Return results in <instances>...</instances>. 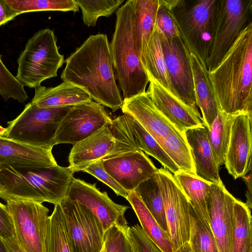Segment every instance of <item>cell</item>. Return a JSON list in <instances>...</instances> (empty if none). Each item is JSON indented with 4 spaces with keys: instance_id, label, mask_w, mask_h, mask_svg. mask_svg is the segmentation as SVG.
Masks as SVG:
<instances>
[{
    "instance_id": "cb8c5ba5",
    "label": "cell",
    "mask_w": 252,
    "mask_h": 252,
    "mask_svg": "<svg viewBox=\"0 0 252 252\" xmlns=\"http://www.w3.org/2000/svg\"><path fill=\"white\" fill-rule=\"evenodd\" d=\"M159 0H134L132 26L136 49L145 70L146 53L154 31Z\"/></svg>"
},
{
    "instance_id": "4fadbf2b",
    "label": "cell",
    "mask_w": 252,
    "mask_h": 252,
    "mask_svg": "<svg viewBox=\"0 0 252 252\" xmlns=\"http://www.w3.org/2000/svg\"><path fill=\"white\" fill-rule=\"evenodd\" d=\"M66 197L90 210L100 222L105 232L113 225L128 226L125 214L129 207L113 202L106 192H101L96 188V184L73 177Z\"/></svg>"
},
{
    "instance_id": "4dcf8cb0",
    "label": "cell",
    "mask_w": 252,
    "mask_h": 252,
    "mask_svg": "<svg viewBox=\"0 0 252 252\" xmlns=\"http://www.w3.org/2000/svg\"><path fill=\"white\" fill-rule=\"evenodd\" d=\"M237 114L220 111L208 128V137L216 163L224 164L231 126Z\"/></svg>"
},
{
    "instance_id": "ffe728a7",
    "label": "cell",
    "mask_w": 252,
    "mask_h": 252,
    "mask_svg": "<svg viewBox=\"0 0 252 252\" xmlns=\"http://www.w3.org/2000/svg\"><path fill=\"white\" fill-rule=\"evenodd\" d=\"M52 150L0 136V166L8 165L16 168L54 167L58 164Z\"/></svg>"
},
{
    "instance_id": "52a82bcc",
    "label": "cell",
    "mask_w": 252,
    "mask_h": 252,
    "mask_svg": "<svg viewBox=\"0 0 252 252\" xmlns=\"http://www.w3.org/2000/svg\"><path fill=\"white\" fill-rule=\"evenodd\" d=\"M71 107L39 108L31 102L8 122L3 137L31 146L53 148L57 130Z\"/></svg>"
},
{
    "instance_id": "8fae6325",
    "label": "cell",
    "mask_w": 252,
    "mask_h": 252,
    "mask_svg": "<svg viewBox=\"0 0 252 252\" xmlns=\"http://www.w3.org/2000/svg\"><path fill=\"white\" fill-rule=\"evenodd\" d=\"M60 204L72 252H101L105 231L97 218L76 201L65 197Z\"/></svg>"
},
{
    "instance_id": "f1b7e54d",
    "label": "cell",
    "mask_w": 252,
    "mask_h": 252,
    "mask_svg": "<svg viewBox=\"0 0 252 252\" xmlns=\"http://www.w3.org/2000/svg\"><path fill=\"white\" fill-rule=\"evenodd\" d=\"M124 114L136 148L156 158L170 172L174 174L179 170L159 144L144 128L131 116Z\"/></svg>"
},
{
    "instance_id": "f35d334b",
    "label": "cell",
    "mask_w": 252,
    "mask_h": 252,
    "mask_svg": "<svg viewBox=\"0 0 252 252\" xmlns=\"http://www.w3.org/2000/svg\"><path fill=\"white\" fill-rule=\"evenodd\" d=\"M129 226L113 225L105 232L103 252H134L128 234Z\"/></svg>"
},
{
    "instance_id": "484cf974",
    "label": "cell",
    "mask_w": 252,
    "mask_h": 252,
    "mask_svg": "<svg viewBox=\"0 0 252 252\" xmlns=\"http://www.w3.org/2000/svg\"><path fill=\"white\" fill-rule=\"evenodd\" d=\"M173 176L195 213L204 224L211 227L208 193L212 183L196 174L181 170L174 173Z\"/></svg>"
},
{
    "instance_id": "44dd1931",
    "label": "cell",
    "mask_w": 252,
    "mask_h": 252,
    "mask_svg": "<svg viewBox=\"0 0 252 252\" xmlns=\"http://www.w3.org/2000/svg\"><path fill=\"white\" fill-rule=\"evenodd\" d=\"M110 124H106L87 138L73 145L68 156V167L74 173L83 171L112 151L115 139Z\"/></svg>"
},
{
    "instance_id": "f5cc1de1",
    "label": "cell",
    "mask_w": 252,
    "mask_h": 252,
    "mask_svg": "<svg viewBox=\"0 0 252 252\" xmlns=\"http://www.w3.org/2000/svg\"><path fill=\"white\" fill-rule=\"evenodd\" d=\"M133 247V246H132ZM133 250H134V252H136L135 250L133 249Z\"/></svg>"
},
{
    "instance_id": "30bf717a",
    "label": "cell",
    "mask_w": 252,
    "mask_h": 252,
    "mask_svg": "<svg viewBox=\"0 0 252 252\" xmlns=\"http://www.w3.org/2000/svg\"><path fill=\"white\" fill-rule=\"evenodd\" d=\"M6 202L21 248L26 252H44L49 209L42 203L27 199Z\"/></svg>"
},
{
    "instance_id": "f546056e",
    "label": "cell",
    "mask_w": 252,
    "mask_h": 252,
    "mask_svg": "<svg viewBox=\"0 0 252 252\" xmlns=\"http://www.w3.org/2000/svg\"><path fill=\"white\" fill-rule=\"evenodd\" d=\"M230 252H252V221L250 208L236 199Z\"/></svg>"
},
{
    "instance_id": "ba28073f",
    "label": "cell",
    "mask_w": 252,
    "mask_h": 252,
    "mask_svg": "<svg viewBox=\"0 0 252 252\" xmlns=\"http://www.w3.org/2000/svg\"><path fill=\"white\" fill-rule=\"evenodd\" d=\"M252 0H218L214 36L205 61L208 72L220 63L243 30L251 22Z\"/></svg>"
},
{
    "instance_id": "5b68a950",
    "label": "cell",
    "mask_w": 252,
    "mask_h": 252,
    "mask_svg": "<svg viewBox=\"0 0 252 252\" xmlns=\"http://www.w3.org/2000/svg\"><path fill=\"white\" fill-rule=\"evenodd\" d=\"M64 62L58 50L53 30L35 32L27 42L18 60L17 79L24 86L35 88L48 79L57 76Z\"/></svg>"
},
{
    "instance_id": "9c48e42d",
    "label": "cell",
    "mask_w": 252,
    "mask_h": 252,
    "mask_svg": "<svg viewBox=\"0 0 252 252\" xmlns=\"http://www.w3.org/2000/svg\"><path fill=\"white\" fill-rule=\"evenodd\" d=\"M158 181L162 193L167 233L173 252L189 245L190 234V203L167 169H158Z\"/></svg>"
},
{
    "instance_id": "6da1fadb",
    "label": "cell",
    "mask_w": 252,
    "mask_h": 252,
    "mask_svg": "<svg viewBox=\"0 0 252 252\" xmlns=\"http://www.w3.org/2000/svg\"><path fill=\"white\" fill-rule=\"evenodd\" d=\"M61 78L83 89L95 102L115 112L123 99L117 85L110 44L106 34L90 35L65 60Z\"/></svg>"
},
{
    "instance_id": "7a4b0ae2",
    "label": "cell",
    "mask_w": 252,
    "mask_h": 252,
    "mask_svg": "<svg viewBox=\"0 0 252 252\" xmlns=\"http://www.w3.org/2000/svg\"><path fill=\"white\" fill-rule=\"evenodd\" d=\"M209 76L221 111L252 115V22Z\"/></svg>"
},
{
    "instance_id": "8d00e7d4",
    "label": "cell",
    "mask_w": 252,
    "mask_h": 252,
    "mask_svg": "<svg viewBox=\"0 0 252 252\" xmlns=\"http://www.w3.org/2000/svg\"><path fill=\"white\" fill-rule=\"evenodd\" d=\"M81 9L84 23L94 27L99 17L111 16L124 0H75Z\"/></svg>"
},
{
    "instance_id": "7c38bea8",
    "label": "cell",
    "mask_w": 252,
    "mask_h": 252,
    "mask_svg": "<svg viewBox=\"0 0 252 252\" xmlns=\"http://www.w3.org/2000/svg\"><path fill=\"white\" fill-rule=\"evenodd\" d=\"M112 120L103 105L91 100L72 106L62 121L54 145L75 144L87 138Z\"/></svg>"
},
{
    "instance_id": "681fc988",
    "label": "cell",
    "mask_w": 252,
    "mask_h": 252,
    "mask_svg": "<svg viewBox=\"0 0 252 252\" xmlns=\"http://www.w3.org/2000/svg\"><path fill=\"white\" fill-rule=\"evenodd\" d=\"M7 130V128L3 127L0 126V136H4Z\"/></svg>"
},
{
    "instance_id": "277c9868",
    "label": "cell",
    "mask_w": 252,
    "mask_h": 252,
    "mask_svg": "<svg viewBox=\"0 0 252 252\" xmlns=\"http://www.w3.org/2000/svg\"><path fill=\"white\" fill-rule=\"evenodd\" d=\"M133 2L134 0H127L117 10L115 31L110 43L115 76L123 92L124 99L145 93L149 83L133 36Z\"/></svg>"
},
{
    "instance_id": "3957f363",
    "label": "cell",
    "mask_w": 252,
    "mask_h": 252,
    "mask_svg": "<svg viewBox=\"0 0 252 252\" xmlns=\"http://www.w3.org/2000/svg\"><path fill=\"white\" fill-rule=\"evenodd\" d=\"M74 172L69 167L16 168L0 166V183L3 191L0 198L27 199L54 205L66 197Z\"/></svg>"
},
{
    "instance_id": "e0dca14e",
    "label": "cell",
    "mask_w": 252,
    "mask_h": 252,
    "mask_svg": "<svg viewBox=\"0 0 252 252\" xmlns=\"http://www.w3.org/2000/svg\"><path fill=\"white\" fill-rule=\"evenodd\" d=\"M235 200L222 181L211 184L208 193L211 228L220 252H230Z\"/></svg>"
},
{
    "instance_id": "9a60e30c",
    "label": "cell",
    "mask_w": 252,
    "mask_h": 252,
    "mask_svg": "<svg viewBox=\"0 0 252 252\" xmlns=\"http://www.w3.org/2000/svg\"><path fill=\"white\" fill-rule=\"evenodd\" d=\"M101 161L105 170L127 192L134 190L158 171L140 150L107 156Z\"/></svg>"
},
{
    "instance_id": "7bdbcfd3",
    "label": "cell",
    "mask_w": 252,
    "mask_h": 252,
    "mask_svg": "<svg viewBox=\"0 0 252 252\" xmlns=\"http://www.w3.org/2000/svg\"><path fill=\"white\" fill-rule=\"evenodd\" d=\"M0 236L5 241L16 237L13 222L6 205L0 202Z\"/></svg>"
},
{
    "instance_id": "ee69618b",
    "label": "cell",
    "mask_w": 252,
    "mask_h": 252,
    "mask_svg": "<svg viewBox=\"0 0 252 252\" xmlns=\"http://www.w3.org/2000/svg\"><path fill=\"white\" fill-rule=\"evenodd\" d=\"M18 15L6 3L5 0H0V26L13 20Z\"/></svg>"
},
{
    "instance_id": "f907efd6",
    "label": "cell",
    "mask_w": 252,
    "mask_h": 252,
    "mask_svg": "<svg viewBox=\"0 0 252 252\" xmlns=\"http://www.w3.org/2000/svg\"><path fill=\"white\" fill-rule=\"evenodd\" d=\"M3 188L1 184L0 183V193L3 192Z\"/></svg>"
},
{
    "instance_id": "8992f818",
    "label": "cell",
    "mask_w": 252,
    "mask_h": 252,
    "mask_svg": "<svg viewBox=\"0 0 252 252\" xmlns=\"http://www.w3.org/2000/svg\"><path fill=\"white\" fill-rule=\"evenodd\" d=\"M218 0H180L166 10L175 22L188 49L205 62L214 36Z\"/></svg>"
},
{
    "instance_id": "4316f807",
    "label": "cell",
    "mask_w": 252,
    "mask_h": 252,
    "mask_svg": "<svg viewBox=\"0 0 252 252\" xmlns=\"http://www.w3.org/2000/svg\"><path fill=\"white\" fill-rule=\"evenodd\" d=\"M126 199L131 205L142 229L161 252H173L169 236L158 223L134 190L128 191Z\"/></svg>"
},
{
    "instance_id": "ab89813d",
    "label": "cell",
    "mask_w": 252,
    "mask_h": 252,
    "mask_svg": "<svg viewBox=\"0 0 252 252\" xmlns=\"http://www.w3.org/2000/svg\"><path fill=\"white\" fill-rule=\"evenodd\" d=\"M83 171L93 175L102 182L110 188L117 195L126 198L127 192L105 170L101 160L91 164Z\"/></svg>"
},
{
    "instance_id": "ac0fdd59",
    "label": "cell",
    "mask_w": 252,
    "mask_h": 252,
    "mask_svg": "<svg viewBox=\"0 0 252 252\" xmlns=\"http://www.w3.org/2000/svg\"><path fill=\"white\" fill-rule=\"evenodd\" d=\"M146 93L153 103L165 118L180 131L203 126L198 111L186 105L166 88L149 78Z\"/></svg>"
},
{
    "instance_id": "816d5d0a",
    "label": "cell",
    "mask_w": 252,
    "mask_h": 252,
    "mask_svg": "<svg viewBox=\"0 0 252 252\" xmlns=\"http://www.w3.org/2000/svg\"><path fill=\"white\" fill-rule=\"evenodd\" d=\"M101 252H103V248H102V250H101Z\"/></svg>"
},
{
    "instance_id": "74e56055",
    "label": "cell",
    "mask_w": 252,
    "mask_h": 252,
    "mask_svg": "<svg viewBox=\"0 0 252 252\" xmlns=\"http://www.w3.org/2000/svg\"><path fill=\"white\" fill-rule=\"evenodd\" d=\"M0 95L5 100L13 98L22 103L29 98L24 86L6 68L1 60L0 55Z\"/></svg>"
},
{
    "instance_id": "f6af8a7d",
    "label": "cell",
    "mask_w": 252,
    "mask_h": 252,
    "mask_svg": "<svg viewBox=\"0 0 252 252\" xmlns=\"http://www.w3.org/2000/svg\"><path fill=\"white\" fill-rule=\"evenodd\" d=\"M245 181L247 190L246 192V196L247 198V203H246L247 206L251 209L252 208V174L251 171L250 172L248 175H246L242 177Z\"/></svg>"
},
{
    "instance_id": "d6a6232c",
    "label": "cell",
    "mask_w": 252,
    "mask_h": 252,
    "mask_svg": "<svg viewBox=\"0 0 252 252\" xmlns=\"http://www.w3.org/2000/svg\"><path fill=\"white\" fill-rule=\"evenodd\" d=\"M44 252H72L60 203L55 205L54 210L49 216Z\"/></svg>"
},
{
    "instance_id": "5bb4252c",
    "label": "cell",
    "mask_w": 252,
    "mask_h": 252,
    "mask_svg": "<svg viewBox=\"0 0 252 252\" xmlns=\"http://www.w3.org/2000/svg\"><path fill=\"white\" fill-rule=\"evenodd\" d=\"M160 35L168 75L176 96L198 111L187 47L181 36L167 38L160 31Z\"/></svg>"
},
{
    "instance_id": "d590c367",
    "label": "cell",
    "mask_w": 252,
    "mask_h": 252,
    "mask_svg": "<svg viewBox=\"0 0 252 252\" xmlns=\"http://www.w3.org/2000/svg\"><path fill=\"white\" fill-rule=\"evenodd\" d=\"M9 7L18 15L24 13L61 11H79L75 0H5Z\"/></svg>"
},
{
    "instance_id": "1f68e13d",
    "label": "cell",
    "mask_w": 252,
    "mask_h": 252,
    "mask_svg": "<svg viewBox=\"0 0 252 252\" xmlns=\"http://www.w3.org/2000/svg\"><path fill=\"white\" fill-rule=\"evenodd\" d=\"M134 191L161 227L167 232L164 202L157 174L141 183Z\"/></svg>"
},
{
    "instance_id": "83f0119b",
    "label": "cell",
    "mask_w": 252,
    "mask_h": 252,
    "mask_svg": "<svg viewBox=\"0 0 252 252\" xmlns=\"http://www.w3.org/2000/svg\"><path fill=\"white\" fill-rule=\"evenodd\" d=\"M145 70L149 79H154L176 96L166 67L160 31L156 24L147 48Z\"/></svg>"
},
{
    "instance_id": "60d3db41",
    "label": "cell",
    "mask_w": 252,
    "mask_h": 252,
    "mask_svg": "<svg viewBox=\"0 0 252 252\" xmlns=\"http://www.w3.org/2000/svg\"><path fill=\"white\" fill-rule=\"evenodd\" d=\"M128 234L136 252H161L138 224L129 226Z\"/></svg>"
},
{
    "instance_id": "b9f144b4",
    "label": "cell",
    "mask_w": 252,
    "mask_h": 252,
    "mask_svg": "<svg viewBox=\"0 0 252 252\" xmlns=\"http://www.w3.org/2000/svg\"><path fill=\"white\" fill-rule=\"evenodd\" d=\"M156 24L167 38L181 37L180 31L175 22L167 11L160 5L157 14Z\"/></svg>"
},
{
    "instance_id": "2e32d148",
    "label": "cell",
    "mask_w": 252,
    "mask_h": 252,
    "mask_svg": "<svg viewBox=\"0 0 252 252\" xmlns=\"http://www.w3.org/2000/svg\"><path fill=\"white\" fill-rule=\"evenodd\" d=\"M252 118L248 113L238 114L231 126L224 164L234 179L251 171Z\"/></svg>"
},
{
    "instance_id": "c3c4849f",
    "label": "cell",
    "mask_w": 252,
    "mask_h": 252,
    "mask_svg": "<svg viewBox=\"0 0 252 252\" xmlns=\"http://www.w3.org/2000/svg\"><path fill=\"white\" fill-rule=\"evenodd\" d=\"M174 252H191L189 245L185 247L182 249H179Z\"/></svg>"
},
{
    "instance_id": "836d02e7",
    "label": "cell",
    "mask_w": 252,
    "mask_h": 252,
    "mask_svg": "<svg viewBox=\"0 0 252 252\" xmlns=\"http://www.w3.org/2000/svg\"><path fill=\"white\" fill-rule=\"evenodd\" d=\"M159 144L179 170L196 174L185 132L168 135Z\"/></svg>"
},
{
    "instance_id": "bcb514c9",
    "label": "cell",
    "mask_w": 252,
    "mask_h": 252,
    "mask_svg": "<svg viewBox=\"0 0 252 252\" xmlns=\"http://www.w3.org/2000/svg\"><path fill=\"white\" fill-rule=\"evenodd\" d=\"M8 252H26L19 245L15 238L6 241L3 240Z\"/></svg>"
},
{
    "instance_id": "7dc6e473",
    "label": "cell",
    "mask_w": 252,
    "mask_h": 252,
    "mask_svg": "<svg viewBox=\"0 0 252 252\" xmlns=\"http://www.w3.org/2000/svg\"><path fill=\"white\" fill-rule=\"evenodd\" d=\"M0 252H8L3 239L0 236Z\"/></svg>"
},
{
    "instance_id": "d6986e66",
    "label": "cell",
    "mask_w": 252,
    "mask_h": 252,
    "mask_svg": "<svg viewBox=\"0 0 252 252\" xmlns=\"http://www.w3.org/2000/svg\"><path fill=\"white\" fill-rule=\"evenodd\" d=\"M124 114L133 117L159 144L167 135L180 131L158 110L146 92L124 99L121 108Z\"/></svg>"
},
{
    "instance_id": "e575fe53",
    "label": "cell",
    "mask_w": 252,
    "mask_h": 252,
    "mask_svg": "<svg viewBox=\"0 0 252 252\" xmlns=\"http://www.w3.org/2000/svg\"><path fill=\"white\" fill-rule=\"evenodd\" d=\"M189 245L191 252H220L211 228L204 224L190 206Z\"/></svg>"
},
{
    "instance_id": "d4e9b609",
    "label": "cell",
    "mask_w": 252,
    "mask_h": 252,
    "mask_svg": "<svg viewBox=\"0 0 252 252\" xmlns=\"http://www.w3.org/2000/svg\"><path fill=\"white\" fill-rule=\"evenodd\" d=\"M34 89L31 102L39 108L71 107L92 100L83 89L67 82L54 87L40 85Z\"/></svg>"
},
{
    "instance_id": "7402d4cb",
    "label": "cell",
    "mask_w": 252,
    "mask_h": 252,
    "mask_svg": "<svg viewBox=\"0 0 252 252\" xmlns=\"http://www.w3.org/2000/svg\"><path fill=\"white\" fill-rule=\"evenodd\" d=\"M188 56L192 73L196 105L201 110L203 126L209 128L221 110L205 62L189 49Z\"/></svg>"
},
{
    "instance_id": "603a6c76",
    "label": "cell",
    "mask_w": 252,
    "mask_h": 252,
    "mask_svg": "<svg viewBox=\"0 0 252 252\" xmlns=\"http://www.w3.org/2000/svg\"><path fill=\"white\" fill-rule=\"evenodd\" d=\"M196 175L212 183L221 182L208 137V128L202 126L185 132Z\"/></svg>"
}]
</instances>
